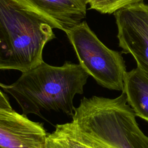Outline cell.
Returning a JSON list of instances; mask_svg holds the SVG:
<instances>
[{
	"instance_id": "10",
	"label": "cell",
	"mask_w": 148,
	"mask_h": 148,
	"mask_svg": "<svg viewBox=\"0 0 148 148\" xmlns=\"http://www.w3.org/2000/svg\"><path fill=\"white\" fill-rule=\"evenodd\" d=\"M144 0H87L90 9L101 13L112 14Z\"/></svg>"
},
{
	"instance_id": "9",
	"label": "cell",
	"mask_w": 148,
	"mask_h": 148,
	"mask_svg": "<svg viewBox=\"0 0 148 148\" xmlns=\"http://www.w3.org/2000/svg\"><path fill=\"white\" fill-rule=\"evenodd\" d=\"M46 148H98L72 121L56 126L48 134Z\"/></svg>"
},
{
	"instance_id": "4",
	"label": "cell",
	"mask_w": 148,
	"mask_h": 148,
	"mask_svg": "<svg viewBox=\"0 0 148 148\" xmlns=\"http://www.w3.org/2000/svg\"><path fill=\"white\" fill-rule=\"evenodd\" d=\"M65 33L89 76L103 87L122 92L127 71L121 53L107 47L85 21Z\"/></svg>"
},
{
	"instance_id": "11",
	"label": "cell",
	"mask_w": 148,
	"mask_h": 148,
	"mask_svg": "<svg viewBox=\"0 0 148 148\" xmlns=\"http://www.w3.org/2000/svg\"><path fill=\"white\" fill-rule=\"evenodd\" d=\"M0 109H4L7 110H12V107L11 106L8 98L6 95L0 90Z\"/></svg>"
},
{
	"instance_id": "6",
	"label": "cell",
	"mask_w": 148,
	"mask_h": 148,
	"mask_svg": "<svg viewBox=\"0 0 148 148\" xmlns=\"http://www.w3.org/2000/svg\"><path fill=\"white\" fill-rule=\"evenodd\" d=\"M42 124L14 110L0 109V148H46Z\"/></svg>"
},
{
	"instance_id": "8",
	"label": "cell",
	"mask_w": 148,
	"mask_h": 148,
	"mask_svg": "<svg viewBox=\"0 0 148 148\" xmlns=\"http://www.w3.org/2000/svg\"><path fill=\"white\" fill-rule=\"evenodd\" d=\"M123 91L135 116L148 122V77L138 68L127 72Z\"/></svg>"
},
{
	"instance_id": "2",
	"label": "cell",
	"mask_w": 148,
	"mask_h": 148,
	"mask_svg": "<svg viewBox=\"0 0 148 148\" xmlns=\"http://www.w3.org/2000/svg\"><path fill=\"white\" fill-rule=\"evenodd\" d=\"M55 25L17 0H0V69L27 72L42 63Z\"/></svg>"
},
{
	"instance_id": "7",
	"label": "cell",
	"mask_w": 148,
	"mask_h": 148,
	"mask_svg": "<svg viewBox=\"0 0 148 148\" xmlns=\"http://www.w3.org/2000/svg\"><path fill=\"white\" fill-rule=\"evenodd\" d=\"M65 32L82 22L87 3L83 0H17Z\"/></svg>"
},
{
	"instance_id": "1",
	"label": "cell",
	"mask_w": 148,
	"mask_h": 148,
	"mask_svg": "<svg viewBox=\"0 0 148 148\" xmlns=\"http://www.w3.org/2000/svg\"><path fill=\"white\" fill-rule=\"evenodd\" d=\"M88 76L79 64L66 61L56 66L43 61L22 72L12 84L0 83V87L15 99L24 115L54 110L72 116L74 97L83 93Z\"/></svg>"
},
{
	"instance_id": "3",
	"label": "cell",
	"mask_w": 148,
	"mask_h": 148,
	"mask_svg": "<svg viewBox=\"0 0 148 148\" xmlns=\"http://www.w3.org/2000/svg\"><path fill=\"white\" fill-rule=\"evenodd\" d=\"M72 121L98 148H148L124 91L115 98L84 97Z\"/></svg>"
},
{
	"instance_id": "12",
	"label": "cell",
	"mask_w": 148,
	"mask_h": 148,
	"mask_svg": "<svg viewBox=\"0 0 148 148\" xmlns=\"http://www.w3.org/2000/svg\"><path fill=\"white\" fill-rule=\"evenodd\" d=\"M84 2H86L87 4H88V1H87V0H83Z\"/></svg>"
},
{
	"instance_id": "5",
	"label": "cell",
	"mask_w": 148,
	"mask_h": 148,
	"mask_svg": "<svg viewBox=\"0 0 148 148\" xmlns=\"http://www.w3.org/2000/svg\"><path fill=\"white\" fill-rule=\"evenodd\" d=\"M121 53L131 54L148 77V5L134 4L114 13Z\"/></svg>"
}]
</instances>
